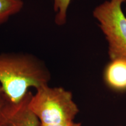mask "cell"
<instances>
[{
	"label": "cell",
	"instance_id": "1",
	"mask_svg": "<svg viewBox=\"0 0 126 126\" xmlns=\"http://www.w3.org/2000/svg\"><path fill=\"white\" fill-rule=\"evenodd\" d=\"M51 74L38 57L25 52L0 54V86L10 101H20L31 88L48 85Z\"/></svg>",
	"mask_w": 126,
	"mask_h": 126
},
{
	"label": "cell",
	"instance_id": "2",
	"mask_svg": "<svg viewBox=\"0 0 126 126\" xmlns=\"http://www.w3.org/2000/svg\"><path fill=\"white\" fill-rule=\"evenodd\" d=\"M28 107L40 124L46 125L73 122L79 111L70 91L48 85L36 89V92L32 94Z\"/></svg>",
	"mask_w": 126,
	"mask_h": 126
},
{
	"label": "cell",
	"instance_id": "3",
	"mask_svg": "<svg viewBox=\"0 0 126 126\" xmlns=\"http://www.w3.org/2000/svg\"><path fill=\"white\" fill-rule=\"evenodd\" d=\"M126 2V0L106 1L93 11L108 43L110 60L126 57V16L122 8Z\"/></svg>",
	"mask_w": 126,
	"mask_h": 126
},
{
	"label": "cell",
	"instance_id": "4",
	"mask_svg": "<svg viewBox=\"0 0 126 126\" xmlns=\"http://www.w3.org/2000/svg\"><path fill=\"white\" fill-rule=\"evenodd\" d=\"M32 94V93L29 91L20 101L16 103L7 99L0 107L4 126H40L38 118L32 112L28 107Z\"/></svg>",
	"mask_w": 126,
	"mask_h": 126
},
{
	"label": "cell",
	"instance_id": "5",
	"mask_svg": "<svg viewBox=\"0 0 126 126\" xmlns=\"http://www.w3.org/2000/svg\"><path fill=\"white\" fill-rule=\"evenodd\" d=\"M103 79L109 88L116 92L126 91V57L110 60L103 71Z\"/></svg>",
	"mask_w": 126,
	"mask_h": 126
},
{
	"label": "cell",
	"instance_id": "6",
	"mask_svg": "<svg viewBox=\"0 0 126 126\" xmlns=\"http://www.w3.org/2000/svg\"><path fill=\"white\" fill-rule=\"evenodd\" d=\"M22 0H0V26L23 9Z\"/></svg>",
	"mask_w": 126,
	"mask_h": 126
},
{
	"label": "cell",
	"instance_id": "7",
	"mask_svg": "<svg viewBox=\"0 0 126 126\" xmlns=\"http://www.w3.org/2000/svg\"><path fill=\"white\" fill-rule=\"evenodd\" d=\"M71 0H53L55 12L54 22L59 26L65 25L67 22V11Z\"/></svg>",
	"mask_w": 126,
	"mask_h": 126
},
{
	"label": "cell",
	"instance_id": "8",
	"mask_svg": "<svg viewBox=\"0 0 126 126\" xmlns=\"http://www.w3.org/2000/svg\"><path fill=\"white\" fill-rule=\"evenodd\" d=\"M40 126H81V124L79 123H76L74 121L71 122L66 123L59 124H51V125H46V124H40Z\"/></svg>",
	"mask_w": 126,
	"mask_h": 126
},
{
	"label": "cell",
	"instance_id": "9",
	"mask_svg": "<svg viewBox=\"0 0 126 126\" xmlns=\"http://www.w3.org/2000/svg\"><path fill=\"white\" fill-rule=\"evenodd\" d=\"M7 99V97L6 96L5 94L2 87L0 86V107L4 103V102H5Z\"/></svg>",
	"mask_w": 126,
	"mask_h": 126
},
{
	"label": "cell",
	"instance_id": "10",
	"mask_svg": "<svg viewBox=\"0 0 126 126\" xmlns=\"http://www.w3.org/2000/svg\"><path fill=\"white\" fill-rule=\"evenodd\" d=\"M0 126H4V119H3L2 115V113L1 112V111H0Z\"/></svg>",
	"mask_w": 126,
	"mask_h": 126
},
{
	"label": "cell",
	"instance_id": "11",
	"mask_svg": "<svg viewBox=\"0 0 126 126\" xmlns=\"http://www.w3.org/2000/svg\"></svg>",
	"mask_w": 126,
	"mask_h": 126
},
{
	"label": "cell",
	"instance_id": "12",
	"mask_svg": "<svg viewBox=\"0 0 126 126\" xmlns=\"http://www.w3.org/2000/svg\"></svg>",
	"mask_w": 126,
	"mask_h": 126
}]
</instances>
